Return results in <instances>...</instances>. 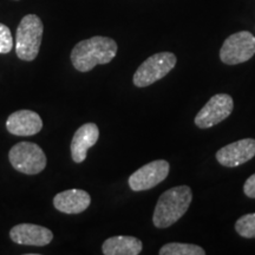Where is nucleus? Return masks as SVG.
I'll return each instance as SVG.
<instances>
[{
    "label": "nucleus",
    "mask_w": 255,
    "mask_h": 255,
    "mask_svg": "<svg viewBox=\"0 0 255 255\" xmlns=\"http://www.w3.org/2000/svg\"><path fill=\"white\" fill-rule=\"evenodd\" d=\"M234 109V101L227 94H218L207 102L195 117V124L201 129H208L221 123L231 116Z\"/></svg>",
    "instance_id": "0eeeda50"
},
{
    "label": "nucleus",
    "mask_w": 255,
    "mask_h": 255,
    "mask_svg": "<svg viewBox=\"0 0 255 255\" xmlns=\"http://www.w3.org/2000/svg\"><path fill=\"white\" fill-rule=\"evenodd\" d=\"M255 55V37L250 31L233 33L223 41L220 59L227 65H237L250 60Z\"/></svg>",
    "instance_id": "423d86ee"
},
{
    "label": "nucleus",
    "mask_w": 255,
    "mask_h": 255,
    "mask_svg": "<svg viewBox=\"0 0 255 255\" xmlns=\"http://www.w3.org/2000/svg\"><path fill=\"white\" fill-rule=\"evenodd\" d=\"M43 128V121L32 110H18L11 114L6 121V129L14 136L37 135Z\"/></svg>",
    "instance_id": "9b49d317"
},
{
    "label": "nucleus",
    "mask_w": 255,
    "mask_h": 255,
    "mask_svg": "<svg viewBox=\"0 0 255 255\" xmlns=\"http://www.w3.org/2000/svg\"><path fill=\"white\" fill-rule=\"evenodd\" d=\"M158 253L159 255H205L206 251L196 245L170 242L164 245Z\"/></svg>",
    "instance_id": "2eb2a0df"
},
{
    "label": "nucleus",
    "mask_w": 255,
    "mask_h": 255,
    "mask_svg": "<svg viewBox=\"0 0 255 255\" xmlns=\"http://www.w3.org/2000/svg\"><path fill=\"white\" fill-rule=\"evenodd\" d=\"M177 58L171 52H158L145 59L133 75L132 82L137 88H146L159 81L175 68Z\"/></svg>",
    "instance_id": "39448f33"
},
{
    "label": "nucleus",
    "mask_w": 255,
    "mask_h": 255,
    "mask_svg": "<svg viewBox=\"0 0 255 255\" xmlns=\"http://www.w3.org/2000/svg\"><path fill=\"white\" fill-rule=\"evenodd\" d=\"M143 250V244L135 237L119 235L107 239L102 246L104 255H138Z\"/></svg>",
    "instance_id": "4468645a"
},
{
    "label": "nucleus",
    "mask_w": 255,
    "mask_h": 255,
    "mask_svg": "<svg viewBox=\"0 0 255 255\" xmlns=\"http://www.w3.org/2000/svg\"><path fill=\"white\" fill-rule=\"evenodd\" d=\"M170 165L165 159H156L143 165L129 177V187L133 191H144L154 188L167 178Z\"/></svg>",
    "instance_id": "6e6552de"
},
{
    "label": "nucleus",
    "mask_w": 255,
    "mask_h": 255,
    "mask_svg": "<svg viewBox=\"0 0 255 255\" xmlns=\"http://www.w3.org/2000/svg\"><path fill=\"white\" fill-rule=\"evenodd\" d=\"M91 196L85 190L69 189L58 193L53 197V206L60 213L65 214H79L89 208Z\"/></svg>",
    "instance_id": "ddd939ff"
},
{
    "label": "nucleus",
    "mask_w": 255,
    "mask_h": 255,
    "mask_svg": "<svg viewBox=\"0 0 255 255\" xmlns=\"http://www.w3.org/2000/svg\"><path fill=\"white\" fill-rule=\"evenodd\" d=\"M235 231L242 238L255 239V213L241 216L235 222Z\"/></svg>",
    "instance_id": "dca6fc26"
},
{
    "label": "nucleus",
    "mask_w": 255,
    "mask_h": 255,
    "mask_svg": "<svg viewBox=\"0 0 255 255\" xmlns=\"http://www.w3.org/2000/svg\"><path fill=\"white\" fill-rule=\"evenodd\" d=\"M255 156V139L244 138L222 146L216 152V159L223 167L234 168L245 164Z\"/></svg>",
    "instance_id": "1a4fd4ad"
},
{
    "label": "nucleus",
    "mask_w": 255,
    "mask_h": 255,
    "mask_svg": "<svg viewBox=\"0 0 255 255\" xmlns=\"http://www.w3.org/2000/svg\"><path fill=\"white\" fill-rule=\"evenodd\" d=\"M117 43L109 37L95 36L79 41L71 51V63L77 71L89 72L95 66L110 63L117 55Z\"/></svg>",
    "instance_id": "f257e3e1"
},
{
    "label": "nucleus",
    "mask_w": 255,
    "mask_h": 255,
    "mask_svg": "<svg viewBox=\"0 0 255 255\" xmlns=\"http://www.w3.org/2000/svg\"><path fill=\"white\" fill-rule=\"evenodd\" d=\"M8 159L15 170L25 175L41 173L47 163L43 149L32 142H19L12 146L8 152Z\"/></svg>",
    "instance_id": "20e7f679"
},
{
    "label": "nucleus",
    "mask_w": 255,
    "mask_h": 255,
    "mask_svg": "<svg viewBox=\"0 0 255 255\" xmlns=\"http://www.w3.org/2000/svg\"><path fill=\"white\" fill-rule=\"evenodd\" d=\"M244 191L246 196L251 199H255V174L251 175L244 184Z\"/></svg>",
    "instance_id": "a211bd4d"
},
{
    "label": "nucleus",
    "mask_w": 255,
    "mask_h": 255,
    "mask_svg": "<svg viewBox=\"0 0 255 255\" xmlns=\"http://www.w3.org/2000/svg\"><path fill=\"white\" fill-rule=\"evenodd\" d=\"M100 137V129L95 123L83 124L72 137L71 157L76 163H82L87 158L88 150L94 146Z\"/></svg>",
    "instance_id": "f8f14e48"
},
{
    "label": "nucleus",
    "mask_w": 255,
    "mask_h": 255,
    "mask_svg": "<svg viewBox=\"0 0 255 255\" xmlns=\"http://www.w3.org/2000/svg\"><path fill=\"white\" fill-rule=\"evenodd\" d=\"M193 200V193L188 186L174 187L164 191L156 203L152 222L156 228L170 227L186 214Z\"/></svg>",
    "instance_id": "f03ea898"
},
{
    "label": "nucleus",
    "mask_w": 255,
    "mask_h": 255,
    "mask_svg": "<svg viewBox=\"0 0 255 255\" xmlns=\"http://www.w3.org/2000/svg\"><path fill=\"white\" fill-rule=\"evenodd\" d=\"M9 238L18 245L44 247L53 240V233L43 226L20 223L9 231Z\"/></svg>",
    "instance_id": "9d476101"
},
{
    "label": "nucleus",
    "mask_w": 255,
    "mask_h": 255,
    "mask_svg": "<svg viewBox=\"0 0 255 255\" xmlns=\"http://www.w3.org/2000/svg\"><path fill=\"white\" fill-rule=\"evenodd\" d=\"M13 49V38L11 30L5 24L0 23V55H6Z\"/></svg>",
    "instance_id": "f3484780"
},
{
    "label": "nucleus",
    "mask_w": 255,
    "mask_h": 255,
    "mask_svg": "<svg viewBox=\"0 0 255 255\" xmlns=\"http://www.w3.org/2000/svg\"><path fill=\"white\" fill-rule=\"evenodd\" d=\"M44 25L37 14H26L17 27L15 53L19 59L32 62L37 58L43 39Z\"/></svg>",
    "instance_id": "7ed1b4c3"
}]
</instances>
